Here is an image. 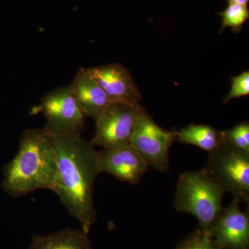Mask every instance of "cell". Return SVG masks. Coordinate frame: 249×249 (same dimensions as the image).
I'll return each mask as SVG.
<instances>
[{
  "mask_svg": "<svg viewBox=\"0 0 249 249\" xmlns=\"http://www.w3.org/2000/svg\"><path fill=\"white\" fill-rule=\"evenodd\" d=\"M176 141L196 145L209 154L216 151L224 142L222 131L204 124H190L176 131Z\"/></svg>",
  "mask_w": 249,
  "mask_h": 249,
  "instance_id": "13",
  "label": "cell"
},
{
  "mask_svg": "<svg viewBox=\"0 0 249 249\" xmlns=\"http://www.w3.org/2000/svg\"><path fill=\"white\" fill-rule=\"evenodd\" d=\"M227 191L204 168L186 172L178 178L174 207L197 219L201 231L209 234L222 210Z\"/></svg>",
  "mask_w": 249,
  "mask_h": 249,
  "instance_id": "3",
  "label": "cell"
},
{
  "mask_svg": "<svg viewBox=\"0 0 249 249\" xmlns=\"http://www.w3.org/2000/svg\"><path fill=\"white\" fill-rule=\"evenodd\" d=\"M206 170L240 203L249 201V152L242 151L224 142L209 154Z\"/></svg>",
  "mask_w": 249,
  "mask_h": 249,
  "instance_id": "4",
  "label": "cell"
},
{
  "mask_svg": "<svg viewBox=\"0 0 249 249\" xmlns=\"http://www.w3.org/2000/svg\"><path fill=\"white\" fill-rule=\"evenodd\" d=\"M223 140L239 150L249 152V123L244 121L232 128L222 131Z\"/></svg>",
  "mask_w": 249,
  "mask_h": 249,
  "instance_id": "15",
  "label": "cell"
},
{
  "mask_svg": "<svg viewBox=\"0 0 249 249\" xmlns=\"http://www.w3.org/2000/svg\"><path fill=\"white\" fill-rule=\"evenodd\" d=\"M57 155V174L52 191L71 217L89 234L96 220L94 184L100 173L98 151L81 135L52 137Z\"/></svg>",
  "mask_w": 249,
  "mask_h": 249,
  "instance_id": "1",
  "label": "cell"
},
{
  "mask_svg": "<svg viewBox=\"0 0 249 249\" xmlns=\"http://www.w3.org/2000/svg\"><path fill=\"white\" fill-rule=\"evenodd\" d=\"M222 17V29L220 32L229 27L235 34L242 31V27L249 18V10L247 6L228 1L226 9L219 13Z\"/></svg>",
  "mask_w": 249,
  "mask_h": 249,
  "instance_id": "14",
  "label": "cell"
},
{
  "mask_svg": "<svg viewBox=\"0 0 249 249\" xmlns=\"http://www.w3.org/2000/svg\"><path fill=\"white\" fill-rule=\"evenodd\" d=\"M240 203L232 199L223 207L211 227L209 235L221 249H249V211L240 209Z\"/></svg>",
  "mask_w": 249,
  "mask_h": 249,
  "instance_id": "8",
  "label": "cell"
},
{
  "mask_svg": "<svg viewBox=\"0 0 249 249\" xmlns=\"http://www.w3.org/2000/svg\"><path fill=\"white\" fill-rule=\"evenodd\" d=\"M101 173H106L124 182L137 185L148 170V165L132 145L98 152Z\"/></svg>",
  "mask_w": 249,
  "mask_h": 249,
  "instance_id": "10",
  "label": "cell"
},
{
  "mask_svg": "<svg viewBox=\"0 0 249 249\" xmlns=\"http://www.w3.org/2000/svg\"><path fill=\"white\" fill-rule=\"evenodd\" d=\"M177 249H221L209 234L204 233L201 230L190 236L183 241Z\"/></svg>",
  "mask_w": 249,
  "mask_h": 249,
  "instance_id": "16",
  "label": "cell"
},
{
  "mask_svg": "<svg viewBox=\"0 0 249 249\" xmlns=\"http://www.w3.org/2000/svg\"><path fill=\"white\" fill-rule=\"evenodd\" d=\"M88 234L66 229L47 235H34L28 249H93Z\"/></svg>",
  "mask_w": 249,
  "mask_h": 249,
  "instance_id": "12",
  "label": "cell"
},
{
  "mask_svg": "<svg viewBox=\"0 0 249 249\" xmlns=\"http://www.w3.org/2000/svg\"><path fill=\"white\" fill-rule=\"evenodd\" d=\"M110 103H124L140 106L142 94L130 72L119 63L88 68Z\"/></svg>",
  "mask_w": 249,
  "mask_h": 249,
  "instance_id": "9",
  "label": "cell"
},
{
  "mask_svg": "<svg viewBox=\"0 0 249 249\" xmlns=\"http://www.w3.org/2000/svg\"><path fill=\"white\" fill-rule=\"evenodd\" d=\"M176 141V131L158 125L145 109L139 116L130 145L140 154L149 167L162 173L170 170V147Z\"/></svg>",
  "mask_w": 249,
  "mask_h": 249,
  "instance_id": "7",
  "label": "cell"
},
{
  "mask_svg": "<svg viewBox=\"0 0 249 249\" xmlns=\"http://www.w3.org/2000/svg\"><path fill=\"white\" fill-rule=\"evenodd\" d=\"M57 165L52 137L44 129H26L19 140L17 154L3 169V188L14 197L37 190L52 191Z\"/></svg>",
  "mask_w": 249,
  "mask_h": 249,
  "instance_id": "2",
  "label": "cell"
},
{
  "mask_svg": "<svg viewBox=\"0 0 249 249\" xmlns=\"http://www.w3.org/2000/svg\"><path fill=\"white\" fill-rule=\"evenodd\" d=\"M70 85L83 114L96 122L110 103L107 95L90 74L88 68L80 69Z\"/></svg>",
  "mask_w": 249,
  "mask_h": 249,
  "instance_id": "11",
  "label": "cell"
},
{
  "mask_svg": "<svg viewBox=\"0 0 249 249\" xmlns=\"http://www.w3.org/2000/svg\"><path fill=\"white\" fill-rule=\"evenodd\" d=\"M249 94V72H242L237 76L232 77L231 89L224 99V103H229L233 98L248 96Z\"/></svg>",
  "mask_w": 249,
  "mask_h": 249,
  "instance_id": "17",
  "label": "cell"
},
{
  "mask_svg": "<svg viewBox=\"0 0 249 249\" xmlns=\"http://www.w3.org/2000/svg\"><path fill=\"white\" fill-rule=\"evenodd\" d=\"M34 113L46 119L45 130L51 137L81 135L85 118L72 91L71 85L62 87L46 94Z\"/></svg>",
  "mask_w": 249,
  "mask_h": 249,
  "instance_id": "5",
  "label": "cell"
},
{
  "mask_svg": "<svg viewBox=\"0 0 249 249\" xmlns=\"http://www.w3.org/2000/svg\"><path fill=\"white\" fill-rule=\"evenodd\" d=\"M144 108L124 103H110L96 121L91 143L106 150L130 145Z\"/></svg>",
  "mask_w": 249,
  "mask_h": 249,
  "instance_id": "6",
  "label": "cell"
},
{
  "mask_svg": "<svg viewBox=\"0 0 249 249\" xmlns=\"http://www.w3.org/2000/svg\"><path fill=\"white\" fill-rule=\"evenodd\" d=\"M249 1V0H227V1H230V2L236 3V4L241 5H245V6L248 5Z\"/></svg>",
  "mask_w": 249,
  "mask_h": 249,
  "instance_id": "18",
  "label": "cell"
}]
</instances>
